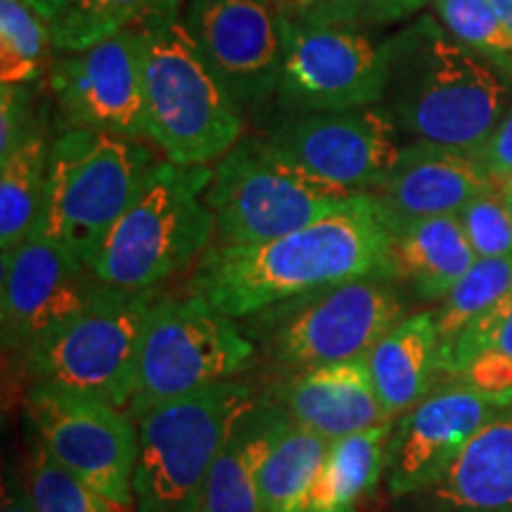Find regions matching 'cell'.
<instances>
[{
    "mask_svg": "<svg viewBox=\"0 0 512 512\" xmlns=\"http://www.w3.org/2000/svg\"><path fill=\"white\" fill-rule=\"evenodd\" d=\"M31 107H29V86H5L0 93V157L22 143L31 131Z\"/></svg>",
    "mask_w": 512,
    "mask_h": 512,
    "instance_id": "cell-35",
    "label": "cell"
},
{
    "mask_svg": "<svg viewBox=\"0 0 512 512\" xmlns=\"http://www.w3.org/2000/svg\"><path fill=\"white\" fill-rule=\"evenodd\" d=\"M27 415L57 463L72 470L117 510L136 505L133 475L138 463V427L131 413L95 394L34 384Z\"/></svg>",
    "mask_w": 512,
    "mask_h": 512,
    "instance_id": "cell-11",
    "label": "cell"
},
{
    "mask_svg": "<svg viewBox=\"0 0 512 512\" xmlns=\"http://www.w3.org/2000/svg\"><path fill=\"white\" fill-rule=\"evenodd\" d=\"M458 219L477 259L512 254L510 200L496 183L494 188L467 202L458 211Z\"/></svg>",
    "mask_w": 512,
    "mask_h": 512,
    "instance_id": "cell-33",
    "label": "cell"
},
{
    "mask_svg": "<svg viewBox=\"0 0 512 512\" xmlns=\"http://www.w3.org/2000/svg\"><path fill=\"white\" fill-rule=\"evenodd\" d=\"M50 88L69 126L91 128L128 140H147L143 43L140 29L119 31L105 41L50 64Z\"/></svg>",
    "mask_w": 512,
    "mask_h": 512,
    "instance_id": "cell-14",
    "label": "cell"
},
{
    "mask_svg": "<svg viewBox=\"0 0 512 512\" xmlns=\"http://www.w3.org/2000/svg\"><path fill=\"white\" fill-rule=\"evenodd\" d=\"M24 3H29L31 8H36L38 12H41L48 22H53V19L57 17V12L62 10L64 0H24Z\"/></svg>",
    "mask_w": 512,
    "mask_h": 512,
    "instance_id": "cell-40",
    "label": "cell"
},
{
    "mask_svg": "<svg viewBox=\"0 0 512 512\" xmlns=\"http://www.w3.org/2000/svg\"><path fill=\"white\" fill-rule=\"evenodd\" d=\"M361 192L309 174L266 138H240L204 192L221 245H261L335 214Z\"/></svg>",
    "mask_w": 512,
    "mask_h": 512,
    "instance_id": "cell-8",
    "label": "cell"
},
{
    "mask_svg": "<svg viewBox=\"0 0 512 512\" xmlns=\"http://www.w3.org/2000/svg\"><path fill=\"white\" fill-rule=\"evenodd\" d=\"M508 200H510V197H508ZM510 214H512V200H510Z\"/></svg>",
    "mask_w": 512,
    "mask_h": 512,
    "instance_id": "cell-43",
    "label": "cell"
},
{
    "mask_svg": "<svg viewBox=\"0 0 512 512\" xmlns=\"http://www.w3.org/2000/svg\"><path fill=\"white\" fill-rule=\"evenodd\" d=\"M268 396L283 403L297 425L328 441L392 422L377 396L368 356L285 375Z\"/></svg>",
    "mask_w": 512,
    "mask_h": 512,
    "instance_id": "cell-19",
    "label": "cell"
},
{
    "mask_svg": "<svg viewBox=\"0 0 512 512\" xmlns=\"http://www.w3.org/2000/svg\"><path fill=\"white\" fill-rule=\"evenodd\" d=\"M181 15L195 46L242 110L278 93L283 17L273 0H185Z\"/></svg>",
    "mask_w": 512,
    "mask_h": 512,
    "instance_id": "cell-15",
    "label": "cell"
},
{
    "mask_svg": "<svg viewBox=\"0 0 512 512\" xmlns=\"http://www.w3.org/2000/svg\"><path fill=\"white\" fill-rule=\"evenodd\" d=\"M209 166L164 159L147 171L124 214L100 242L93 273L119 290H157V285L197 264L216 233L204 192Z\"/></svg>",
    "mask_w": 512,
    "mask_h": 512,
    "instance_id": "cell-4",
    "label": "cell"
},
{
    "mask_svg": "<svg viewBox=\"0 0 512 512\" xmlns=\"http://www.w3.org/2000/svg\"><path fill=\"white\" fill-rule=\"evenodd\" d=\"M477 159L489 171V176L494 178V183L512 174V105L503 114V119L498 121L491 138L477 152Z\"/></svg>",
    "mask_w": 512,
    "mask_h": 512,
    "instance_id": "cell-37",
    "label": "cell"
},
{
    "mask_svg": "<svg viewBox=\"0 0 512 512\" xmlns=\"http://www.w3.org/2000/svg\"><path fill=\"white\" fill-rule=\"evenodd\" d=\"M169 0H64L50 22L57 53L81 50L119 31L138 27Z\"/></svg>",
    "mask_w": 512,
    "mask_h": 512,
    "instance_id": "cell-27",
    "label": "cell"
},
{
    "mask_svg": "<svg viewBox=\"0 0 512 512\" xmlns=\"http://www.w3.org/2000/svg\"><path fill=\"white\" fill-rule=\"evenodd\" d=\"M157 290L105 285L79 316L22 351L34 384H57L131 406L138 384L143 332Z\"/></svg>",
    "mask_w": 512,
    "mask_h": 512,
    "instance_id": "cell-9",
    "label": "cell"
},
{
    "mask_svg": "<svg viewBox=\"0 0 512 512\" xmlns=\"http://www.w3.org/2000/svg\"><path fill=\"white\" fill-rule=\"evenodd\" d=\"M27 494L38 512H114L107 498L57 463L41 441L31 451Z\"/></svg>",
    "mask_w": 512,
    "mask_h": 512,
    "instance_id": "cell-31",
    "label": "cell"
},
{
    "mask_svg": "<svg viewBox=\"0 0 512 512\" xmlns=\"http://www.w3.org/2000/svg\"><path fill=\"white\" fill-rule=\"evenodd\" d=\"M392 422L330 441L306 512H358L375 491L387 463Z\"/></svg>",
    "mask_w": 512,
    "mask_h": 512,
    "instance_id": "cell-24",
    "label": "cell"
},
{
    "mask_svg": "<svg viewBox=\"0 0 512 512\" xmlns=\"http://www.w3.org/2000/svg\"><path fill=\"white\" fill-rule=\"evenodd\" d=\"M489 188L494 178L477 155L425 140L403 145L399 162L373 195L392 221L458 214Z\"/></svg>",
    "mask_w": 512,
    "mask_h": 512,
    "instance_id": "cell-18",
    "label": "cell"
},
{
    "mask_svg": "<svg viewBox=\"0 0 512 512\" xmlns=\"http://www.w3.org/2000/svg\"><path fill=\"white\" fill-rule=\"evenodd\" d=\"M254 342L202 294H157L147 316L131 406L233 380L254 366ZM128 406V408H131Z\"/></svg>",
    "mask_w": 512,
    "mask_h": 512,
    "instance_id": "cell-10",
    "label": "cell"
},
{
    "mask_svg": "<svg viewBox=\"0 0 512 512\" xmlns=\"http://www.w3.org/2000/svg\"><path fill=\"white\" fill-rule=\"evenodd\" d=\"M280 17L313 27H361L363 0H273Z\"/></svg>",
    "mask_w": 512,
    "mask_h": 512,
    "instance_id": "cell-34",
    "label": "cell"
},
{
    "mask_svg": "<svg viewBox=\"0 0 512 512\" xmlns=\"http://www.w3.org/2000/svg\"><path fill=\"white\" fill-rule=\"evenodd\" d=\"M382 107L403 136L477 155L512 105L503 69L465 48L432 15L384 41Z\"/></svg>",
    "mask_w": 512,
    "mask_h": 512,
    "instance_id": "cell-2",
    "label": "cell"
},
{
    "mask_svg": "<svg viewBox=\"0 0 512 512\" xmlns=\"http://www.w3.org/2000/svg\"><path fill=\"white\" fill-rule=\"evenodd\" d=\"M266 140L309 174L351 192L380 188L403 150L382 105L297 114L273 126Z\"/></svg>",
    "mask_w": 512,
    "mask_h": 512,
    "instance_id": "cell-13",
    "label": "cell"
},
{
    "mask_svg": "<svg viewBox=\"0 0 512 512\" xmlns=\"http://www.w3.org/2000/svg\"><path fill=\"white\" fill-rule=\"evenodd\" d=\"M50 143L31 131L0 157V254H10L34 235L46 195Z\"/></svg>",
    "mask_w": 512,
    "mask_h": 512,
    "instance_id": "cell-25",
    "label": "cell"
},
{
    "mask_svg": "<svg viewBox=\"0 0 512 512\" xmlns=\"http://www.w3.org/2000/svg\"><path fill=\"white\" fill-rule=\"evenodd\" d=\"M460 380L489 394H512V361L498 351H484L463 370Z\"/></svg>",
    "mask_w": 512,
    "mask_h": 512,
    "instance_id": "cell-36",
    "label": "cell"
},
{
    "mask_svg": "<svg viewBox=\"0 0 512 512\" xmlns=\"http://www.w3.org/2000/svg\"><path fill=\"white\" fill-rule=\"evenodd\" d=\"M294 420L271 396H252L235 415L197 512H261L259 475Z\"/></svg>",
    "mask_w": 512,
    "mask_h": 512,
    "instance_id": "cell-20",
    "label": "cell"
},
{
    "mask_svg": "<svg viewBox=\"0 0 512 512\" xmlns=\"http://www.w3.org/2000/svg\"><path fill=\"white\" fill-rule=\"evenodd\" d=\"M392 228L394 278L411 285L425 302L444 299L477 261L458 214L392 221Z\"/></svg>",
    "mask_w": 512,
    "mask_h": 512,
    "instance_id": "cell-22",
    "label": "cell"
},
{
    "mask_svg": "<svg viewBox=\"0 0 512 512\" xmlns=\"http://www.w3.org/2000/svg\"><path fill=\"white\" fill-rule=\"evenodd\" d=\"M330 441L294 422L259 475L261 512H306Z\"/></svg>",
    "mask_w": 512,
    "mask_h": 512,
    "instance_id": "cell-26",
    "label": "cell"
},
{
    "mask_svg": "<svg viewBox=\"0 0 512 512\" xmlns=\"http://www.w3.org/2000/svg\"><path fill=\"white\" fill-rule=\"evenodd\" d=\"M496 185H498V188H501V190L505 192V195H508L510 200H512V174H510V176H505V178H501V181H496Z\"/></svg>",
    "mask_w": 512,
    "mask_h": 512,
    "instance_id": "cell-42",
    "label": "cell"
},
{
    "mask_svg": "<svg viewBox=\"0 0 512 512\" xmlns=\"http://www.w3.org/2000/svg\"><path fill=\"white\" fill-rule=\"evenodd\" d=\"M387 48L361 27H313L283 19L278 100L297 114L382 105Z\"/></svg>",
    "mask_w": 512,
    "mask_h": 512,
    "instance_id": "cell-12",
    "label": "cell"
},
{
    "mask_svg": "<svg viewBox=\"0 0 512 512\" xmlns=\"http://www.w3.org/2000/svg\"><path fill=\"white\" fill-rule=\"evenodd\" d=\"M406 318L394 280L358 278L297 294L240 318L261 358L285 377L339 361L366 358Z\"/></svg>",
    "mask_w": 512,
    "mask_h": 512,
    "instance_id": "cell-5",
    "label": "cell"
},
{
    "mask_svg": "<svg viewBox=\"0 0 512 512\" xmlns=\"http://www.w3.org/2000/svg\"><path fill=\"white\" fill-rule=\"evenodd\" d=\"M147 140L169 162L209 166L242 138V107L185 29L181 0L138 24Z\"/></svg>",
    "mask_w": 512,
    "mask_h": 512,
    "instance_id": "cell-3",
    "label": "cell"
},
{
    "mask_svg": "<svg viewBox=\"0 0 512 512\" xmlns=\"http://www.w3.org/2000/svg\"><path fill=\"white\" fill-rule=\"evenodd\" d=\"M512 290V254L477 259L463 278L451 287L434 311L439 330V354L456 342L463 330L496 306Z\"/></svg>",
    "mask_w": 512,
    "mask_h": 512,
    "instance_id": "cell-28",
    "label": "cell"
},
{
    "mask_svg": "<svg viewBox=\"0 0 512 512\" xmlns=\"http://www.w3.org/2000/svg\"><path fill=\"white\" fill-rule=\"evenodd\" d=\"M494 3V8L498 12V17H501L503 27L508 29V34L512 38V0H491Z\"/></svg>",
    "mask_w": 512,
    "mask_h": 512,
    "instance_id": "cell-41",
    "label": "cell"
},
{
    "mask_svg": "<svg viewBox=\"0 0 512 512\" xmlns=\"http://www.w3.org/2000/svg\"><path fill=\"white\" fill-rule=\"evenodd\" d=\"M3 512H38L36 505L31 503L29 494H12L5 498Z\"/></svg>",
    "mask_w": 512,
    "mask_h": 512,
    "instance_id": "cell-39",
    "label": "cell"
},
{
    "mask_svg": "<svg viewBox=\"0 0 512 512\" xmlns=\"http://www.w3.org/2000/svg\"><path fill=\"white\" fill-rule=\"evenodd\" d=\"M448 34L503 72H512V38L491 0H432Z\"/></svg>",
    "mask_w": 512,
    "mask_h": 512,
    "instance_id": "cell-30",
    "label": "cell"
},
{
    "mask_svg": "<svg viewBox=\"0 0 512 512\" xmlns=\"http://www.w3.org/2000/svg\"><path fill=\"white\" fill-rule=\"evenodd\" d=\"M512 394H489L465 380L444 384L411 408L387 441V489L396 501L437 484Z\"/></svg>",
    "mask_w": 512,
    "mask_h": 512,
    "instance_id": "cell-16",
    "label": "cell"
},
{
    "mask_svg": "<svg viewBox=\"0 0 512 512\" xmlns=\"http://www.w3.org/2000/svg\"><path fill=\"white\" fill-rule=\"evenodd\" d=\"M252 396L247 384L226 380L128 408L138 427L136 512H197L230 425Z\"/></svg>",
    "mask_w": 512,
    "mask_h": 512,
    "instance_id": "cell-7",
    "label": "cell"
},
{
    "mask_svg": "<svg viewBox=\"0 0 512 512\" xmlns=\"http://www.w3.org/2000/svg\"><path fill=\"white\" fill-rule=\"evenodd\" d=\"M403 501L411 512H512V401L472 437L437 484Z\"/></svg>",
    "mask_w": 512,
    "mask_h": 512,
    "instance_id": "cell-21",
    "label": "cell"
},
{
    "mask_svg": "<svg viewBox=\"0 0 512 512\" xmlns=\"http://www.w3.org/2000/svg\"><path fill=\"white\" fill-rule=\"evenodd\" d=\"M377 396L389 420L403 418L432 392L439 366V330L434 311L411 313L368 354Z\"/></svg>",
    "mask_w": 512,
    "mask_h": 512,
    "instance_id": "cell-23",
    "label": "cell"
},
{
    "mask_svg": "<svg viewBox=\"0 0 512 512\" xmlns=\"http://www.w3.org/2000/svg\"><path fill=\"white\" fill-rule=\"evenodd\" d=\"M53 48L50 22L24 0H0V81L29 86L46 67Z\"/></svg>",
    "mask_w": 512,
    "mask_h": 512,
    "instance_id": "cell-29",
    "label": "cell"
},
{
    "mask_svg": "<svg viewBox=\"0 0 512 512\" xmlns=\"http://www.w3.org/2000/svg\"><path fill=\"white\" fill-rule=\"evenodd\" d=\"M152 164V152L136 140L69 126L50 143L34 235L91 266Z\"/></svg>",
    "mask_w": 512,
    "mask_h": 512,
    "instance_id": "cell-6",
    "label": "cell"
},
{
    "mask_svg": "<svg viewBox=\"0 0 512 512\" xmlns=\"http://www.w3.org/2000/svg\"><path fill=\"white\" fill-rule=\"evenodd\" d=\"M0 271V337L17 356L79 316L105 287L91 266L38 235L3 254Z\"/></svg>",
    "mask_w": 512,
    "mask_h": 512,
    "instance_id": "cell-17",
    "label": "cell"
},
{
    "mask_svg": "<svg viewBox=\"0 0 512 512\" xmlns=\"http://www.w3.org/2000/svg\"><path fill=\"white\" fill-rule=\"evenodd\" d=\"M427 5V0H363V24H384L401 22V19L413 17Z\"/></svg>",
    "mask_w": 512,
    "mask_h": 512,
    "instance_id": "cell-38",
    "label": "cell"
},
{
    "mask_svg": "<svg viewBox=\"0 0 512 512\" xmlns=\"http://www.w3.org/2000/svg\"><path fill=\"white\" fill-rule=\"evenodd\" d=\"M484 351H498L512 361V290L496 306L482 313L451 347L439 354L441 373L460 377Z\"/></svg>",
    "mask_w": 512,
    "mask_h": 512,
    "instance_id": "cell-32",
    "label": "cell"
},
{
    "mask_svg": "<svg viewBox=\"0 0 512 512\" xmlns=\"http://www.w3.org/2000/svg\"><path fill=\"white\" fill-rule=\"evenodd\" d=\"M394 228L373 192L335 214L261 245L209 247L195 264L190 290L223 316L240 320L297 294L358 278L394 280Z\"/></svg>",
    "mask_w": 512,
    "mask_h": 512,
    "instance_id": "cell-1",
    "label": "cell"
}]
</instances>
